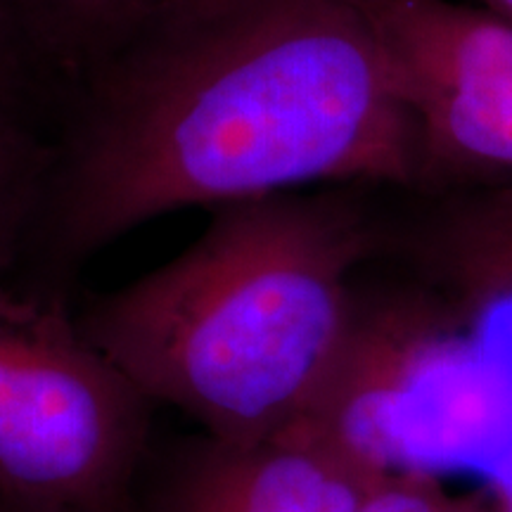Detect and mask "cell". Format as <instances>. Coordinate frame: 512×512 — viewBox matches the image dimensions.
Segmentation results:
<instances>
[{
    "label": "cell",
    "instance_id": "obj_1",
    "mask_svg": "<svg viewBox=\"0 0 512 512\" xmlns=\"http://www.w3.org/2000/svg\"><path fill=\"white\" fill-rule=\"evenodd\" d=\"M418 176V126L351 0H171L69 93L22 259L64 294L159 216Z\"/></svg>",
    "mask_w": 512,
    "mask_h": 512
},
{
    "label": "cell",
    "instance_id": "obj_2",
    "mask_svg": "<svg viewBox=\"0 0 512 512\" xmlns=\"http://www.w3.org/2000/svg\"><path fill=\"white\" fill-rule=\"evenodd\" d=\"M392 247L354 192H280L211 209L181 254L76 313L152 406L256 441L311 408L347 337L358 268Z\"/></svg>",
    "mask_w": 512,
    "mask_h": 512
},
{
    "label": "cell",
    "instance_id": "obj_3",
    "mask_svg": "<svg viewBox=\"0 0 512 512\" xmlns=\"http://www.w3.org/2000/svg\"><path fill=\"white\" fill-rule=\"evenodd\" d=\"M373 477L494 463L512 444V370L432 285L354 287L347 337L297 422Z\"/></svg>",
    "mask_w": 512,
    "mask_h": 512
},
{
    "label": "cell",
    "instance_id": "obj_4",
    "mask_svg": "<svg viewBox=\"0 0 512 512\" xmlns=\"http://www.w3.org/2000/svg\"><path fill=\"white\" fill-rule=\"evenodd\" d=\"M152 408L62 292L0 278V503L136 512Z\"/></svg>",
    "mask_w": 512,
    "mask_h": 512
},
{
    "label": "cell",
    "instance_id": "obj_5",
    "mask_svg": "<svg viewBox=\"0 0 512 512\" xmlns=\"http://www.w3.org/2000/svg\"><path fill=\"white\" fill-rule=\"evenodd\" d=\"M418 126L415 190L512 185V22L451 0H351Z\"/></svg>",
    "mask_w": 512,
    "mask_h": 512
},
{
    "label": "cell",
    "instance_id": "obj_6",
    "mask_svg": "<svg viewBox=\"0 0 512 512\" xmlns=\"http://www.w3.org/2000/svg\"><path fill=\"white\" fill-rule=\"evenodd\" d=\"M150 472L136 512H358L380 482L302 425L256 441L197 434Z\"/></svg>",
    "mask_w": 512,
    "mask_h": 512
},
{
    "label": "cell",
    "instance_id": "obj_7",
    "mask_svg": "<svg viewBox=\"0 0 512 512\" xmlns=\"http://www.w3.org/2000/svg\"><path fill=\"white\" fill-rule=\"evenodd\" d=\"M394 245L408 249L475 323L512 313V185L448 204L418 235Z\"/></svg>",
    "mask_w": 512,
    "mask_h": 512
},
{
    "label": "cell",
    "instance_id": "obj_8",
    "mask_svg": "<svg viewBox=\"0 0 512 512\" xmlns=\"http://www.w3.org/2000/svg\"><path fill=\"white\" fill-rule=\"evenodd\" d=\"M171 0H15L64 95L119 50ZM67 102V100H64Z\"/></svg>",
    "mask_w": 512,
    "mask_h": 512
},
{
    "label": "cell",
    "instance_id": "obj_9",
    "mask_svg": "<svg viewBox=\"0 0 512 512\" xmlns=\"http://www.w3.org/2000/svg\"><path fill=\"white\" fill-rule=\"evenodd\" d=\"M64 100L15 0H0V140L50 145Z\"/></svg>",
    "mask_w": 512,
    "mask_h": 512
},
{
    "label": "cell",
    "instance_id": "obj_10",
    "mask_svg": "<svg viewBox=\"0 0 512 512\" xmlns=\"http://www.w3.org/2000/svg\"><path fill=\"white\" fill-rule=\"evenodd\" d=\"M48 162V143L0 140V278L22 261Z\"/></svg>",
    "mask_w": 512,
    "mask_h": 512
},
{
    "label": "cell",
    "instance_id": "obj_11",
    "mask_svg": "<svg viewBox=\"0 0 512 512\" xmlns=\"http://www.w3.org/2000/svg\"><path fill=\"white\" fill-rule=\"evenodd\" d=\"M482 508L453 498L439 479L382 477L358 512H479Z\"/></svg>",
    "mask_w": 512,
    "mask_h": 512
},
{
    "label": "cell",
    "instance_id": "obj_12",
    "mask_svg": "<svg viewBox=\"0 0 512 512\" xmlns=\"http://www.w3.org/2000/svg\"><path fill=\"white\" fill-rule=\"evenodd\" d=\"M491 491H494V510L512 512V444L491 463Z\"/></svg>",
    "mask_w": 512,
    "mask_h": 512
},
{
    "label": "cell",
    "instance_id": "obj_13",
    "mask_svg": "<svg viewBox=\"0 0 512 512\" xmlns=\"http://www.w3.org/2000/svg\"><path fill=\"white\" fill-rule=\"evenodd\" d=\"M479 3H482V8L496 12V15L512 22V0H479Z\"/></svg>",
    "mask_w": 512,
    "mask_h": 512
},
{
    "label": "cell",
    "instance_id": "obj_14",
    "mask_svg": "<svg viewBox=\"0 0 512 512\" xmlns=\"http://www.w3.org/2000/svg\"><path fill=\"white\" fill-rule=\"evenodd\" d=\"M0 512H36V510H24V508H15V505L0 503Z\"/></svg>",
    "mask_w": 512,
    "mask_h": 512
}]
</instances>
